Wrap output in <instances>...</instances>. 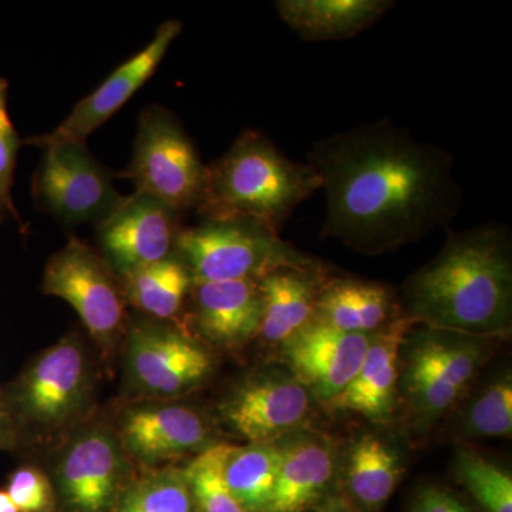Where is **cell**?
Masks as SVG:
<instances>
[{"mask_svg":"<svg viewBox=\"0 0 512 512\" xmlns=\"http://www.w3.org/2000/svg\"><path fill=\"white\" fill-rule=\"evenodd\" d=\"M306 158L326 195L322 237L360 254L420 241L463 205L451 154L389 120L316 141Z\"/></svg>","mask_w":512,"mask_h":512,"instance_id":"cell-1","label":"cell"},{"mask_svg":"<svg viewBox=\"0 0 512 512\" xmlns=\"http://www.w3.org/2000/svg\"><path fill=\"white\" fill-rule=\"evenodd\" d=\"M403 315L414 325L485 339L512 328V247L507 228L454 232L403 285Z\"/></svg>","mask_w":512,"mask_h":512,"instance_id":"cell-2","label":"cell"},{"mask_svg":"<svg viewBox=\"0 0 512 512\" xmlns=\"http://www.w3.org/2000/svg\"><path fill=\"white\" fill-rule=\"evenodd\" d=\"M322 188L315 168L291 160L256 130H247L208 165L201 218L247 217L281 232L293 211Z\"/></svg>","mask_w":512,"mask_h":512,"instance_id":"cell-3","label":"cell"},{"mask_svg":"<svg viewBox=\"0 0 512 512\" xmlns=\"http://www.w3.org/2000/svg\"><path fill=\"white\" fill-rule=\"evenodd\" d=\"M416 326L404 339L399 393L413 429L426 431L460 402L490 359L495 339Z\"/></svg>","mask_w":512,"mask_h":512,"instance_id":"cell-4","label":"cell"},{"mask_svg":"<svg viewBox=\"0 0 512 512\" xmlns=\"http://www.w3.org/2000/svg\"><path fill=\"white\" fill-rule=\"evenodd\" d=\"M3 390L20 439L60 433L77 423L92 402L89 352L79 336H66L40 352Z\"/></svg>","mask_w":512,"mask_h":512,"instance_id":"cell-5","label":"cell"},{"mask_svg":"<svg viewBox=\"0 0 512 512\" xmlns=\"http://www.w3.org/2000/svg\"><path fill=\"white\" fill-rule=\"evenodd\" d=\"M175 254L190 271L194 284L258 281L285 266H306L315 259L279 237L264 222L247 217L202 218L183 228Z\"/></svg>","mask_w":512,"mask_h":512,"instance_id":"cell-6","label":"cell"},{"mask_svg":"<svg viewBox=\"0 0 512 512\" xmlns=\"http://www.w3.org/2000/svg\"><path fill=\"white\" fill-rule=\"evenodd\" d=\"M121 178L184 217L200 210L207 190L208 165L183 124L163 106H148L138 117L134 151Z\"/></svg>","mask_w":512,"mask_h":512,"instance_id":"cell-7","label":"cell"},{"mask_svg":"<svg viewBox=\"0 0 512 512\" xmlns=\"http://www.w3.org/2000/svg\"><path fill=\"white\" fill-rule=\"evenodd\" d=\"M124 372L141 399L170 402L207 382L214 359L173 322L143 316L128 323Z\"/></svg>","mask_w":512,"mask_h":512,"instance_id":"cell-8","label":"cell"},{"mask_svg":"<svg viewBox=\"0 0 512 512\" xmlns=\"http://www.w3.org/2000/svg\"><path fill=\"white\" fill-rule=\"evenodd\" d=\"M42 291L69 303L103 350L114 348L127 328L126 299L119 276L99 251L82 239L70 237L50 256Z\"/></svg>","mask_w":512,"mask_h":512,"instance_id":"cell-9","label":"cell"},{"mask_svg":"<svg viewBox=\"0 0 512 512\" xmlns=\"http://www.w3.org/2000/svg\"><path fill=\"white\" fill-rule=\"evenodd\" d=\"M42 151L33 175V200L57 221L97 227L126 198L114 187V174L93 157L86 143H60Z\"/></svg>","mask_w":512,"mask_h":512,"instance_id":"cell-10","label":"cell"},{"mask_svg":"<svg viewBox=\"0 0 512 512\" xmlns=\"http://www.w3.org/2000/svg\"><path fill=\"white\" fill-rule=\"evenodd\" d=\"M119 434L104 424L76 431L60 450L53 488L66 512H113L133 480Z\"/></svg>","mask_w":512,"mask_h":512,"instance_id":"cell-11","label":"cell"},{"mask_svg":"<svg viewBox=\"0 0 512 512\" xmlns=\"http://www.w3.org/2000/svg\"><path fill=\"white\" fill-rule=\"evenodd\" d=\"M218 409L229 429L248 443H275L302 429L311 393L289 370H258L235 384Z\"/></svg>","mask_w":512,"mask_h":512,"instance_id":"cell-12","label":"cell"},{"mask_svg":"<svg viewBox=\"0 0 512 512\" xmlns=\"http://www.w3.org/2000/svg\"><path fill=\"white\" fill-rule=\"evenodd\" d=\"M181 217L163 201L134 191L96 227L97 251L120 278L175 254Z\"/></svg>","mask_w":512,"mask_h":512,"instance_id":"cell-13","label":"cell"},{"mask_svg":"<svg viewBox=\"0 0 512 512\" xmlns=\"http://www.w3.org/2000/svg\"><path fill=\"white\" fill-rule=\"evenodd\" d=\"M117 434L128 458L146 470L198 456L220 443L204 414L174 400H147L130 407L121 416Z\"/></svg>","mask_w":512,"mask_h":512,"instance_id":"cell-14","label":"cell"},{"mask_svg":"<svg viewBox=\"0 0 512 512\" xmlns=\"http://www.w3.org/2000/svg\"><path fill=\"white\" fill-rule=\"evenodd\" d=\"M183 29L180 20L164 22L144 49L117 67L92 94L80 100L55 130L30 137L25 143L40 150L60 143H86L90 134L107 123L153 77Z\"/></svg>","mask_w":512,"mask_h":512,"instance_id":"cell-15","label":"cell"},{"mask_svg":"<svg viewBox=\"0 0 512 512\" xmlns=\"http://www.w3.org/2000/svg\"><path fill=\"white\" fill-rule=\"evenodd\" d=\"M372 335L343 332L312 320L281 348L289 372L328 406L359 372Z\"/></svg>","mask_w":512,"mask_h":512,"instance_id":"cell-16","label":"cell"},{"mask_svg":"<svg viewBox=\"0 0 512 512\" xmlns=\"http://www.w3.org/2000/svg\"><path fill=\"white\" fill-rule=\"evenodd\" d=\"M413 326V320L402 315L373 333L359 372L328 404L329 409L360 414L377 424L389 423L399 396L400 355Z\"/></svg>","mask_w":512,"mask_h":512,"instance_id":"cell-17","label":"cell"},{"mask_svg":"<svg viewBox=\"0 0 512 512\" xmlns=\"http://www.w3.org/2000/svg\"><path fill=\"white\" fill-rule=\"evenodd\" d=\"M188 301L194 328L211 345L238 349L258 336L262 320L258 281L194 284Z\"/></svg>","mask_w":512,"mask_h":512,"instance_id":"cell-18","label":"cell"},{"mask_svg":"<svg viewBox=\"0 0 512 512\" xmlns=\"http://www.w3.org/2000/svg\"><path fill=\"white\" fill-rule=\"evenodd\" d=\"M279 464L266 512H303L325 494L335 477L332 444L299 430L278 441Z\"/></svg>","mask_w":512,"mask_h":512,"instance_id":"cell-19","label":"cell"},{"mask_svg":"<svg viewBox=\"0 0 512 512\" xmlns=\"http://www.w3.org/2000/svg\"><path fill=\"white\" fill-rule=\"evenodd\" d=\"M328 281L318 262L285 266L258 279L262 293V320L258 336L282 346L315 319L316 303Z\"/></svg>","mask_w":512,"mask_h":512,"instance_id":"cell-20","label":"cell"},{"mask_svg":"<svg viewBox=\"0 0 512 512\" xmlns=\"http://www.w3.org/2000/svg\"><path fill=\"white\" fill-rule=\"evenodd\" d=\"M402 315V306L387 286L362 279L328 278L313 320L343 332L372 335Z\"/></svg>","mask_w":512,"mask_h":512,"instance_id":"cell-21","label":"cell"},{"mask_svg":"<svg viewBox=\"0 0 512 512\" xmlns=\"http://www.w3.org/2000/svg\"><path fill=\"white\" fill-rule=\"evenodd\" d=\"M286 25L308 42L357 36L394 8L392 0H279Z\"/></svg>","mask_w":512,"mask_h":512,"instance_id":"cell-22","label":"cell"},{"mask_svg":"<svg viewBox=\"0 0 512 512\" xmlns=\"http://www.w3.org/2000/svg\"><path fill=\"white\" fill-rule=\"evenodd\" d=\"M120 284L128 305L147 318L174 322L183 312L194 282L180 256L173 254L120 278Z\"/></svg>","mask_w":512,"mask_h":512,"instance_id":"cell-23","label":"cell"},{"mask_svg":"<svg viewBox=\"0 0 512 512\" xmlns=\"http://www.w3.org/2000/svg\"><path fill=\"white\" fill-rule=\"evenodd\" d=\"M402 460L380 437H360L346 458V487L350 497L367 511H377L392 497L400 477Z\"/></svg>","mask_w":512,"mask_h":512,"instance_id":"cell-24","label":"cell"},{"mask_svg":"<svg viewBox=\"0 0 512 512\" xmlns=\"http://www.w3.org/2000/svg\"><path fill=\"white\" fill-rule=\"evenodd\" d=\"M278 464V441L231 446L224 464L225 483L245 510H268Z\"/></svg>","mask_w":512,"mask_h":512,"instance_id":"cell-25","label":"cell"},{"mask_svg":"<svg viewBox=\"0 0 512 512\" xmlns=\"http://www.w3.org/2000/svg\"><path fill=\"white\" fill-rule=\"evenodd\" d=\"M113 512H197L183 470H146L124 488Z\"/></svg>","mask_w":512,"mask_h":512,"instance_id":"cell-26","label":"cell"},{"mask_svg":"<svg viewBox=\"0 0 512 512\" xmlns=\"http://www.w3.org/2000/svg\"><path fill=\"white\" fill-rule=\"evenodd\" d=\"M458 433L467 439H500L512 433V377L510 370L490 380L466 404Z\"/></svg>","mask_w":512,"mask_h":512,"instance_id":"cell-27","label":"cell"},{"mask_svg":"<svg viewBox=\"0 0 512 512\" xmlns=\"http://www.w3.org/2000/svg\"><path fill=\"white\" fill-rule=\"evenodd\" d=\"M232 444L218 443L192 457L183 470L197 512H248L235 500L224 478Z\"/></svg>","mask_w":512,"mask_h":512,"instance_id":"cell-28","label":"cell"},{"mask_svg":"<svg viewBox=\"0 0 512 512\" xmlns=\"http://www.w3.org/2000/svg\"><path fill=\"white\" fill-rule=\"evenodd\" d=\"M454 473L484 512H512V477L477 451L460 448Z\"/></svg>","mask_w":512,"mask_h":512,"instance_id":"cell-29","label":"cell"},{"mask_svg":"<svg viewBox=\"0 0 512 512\" xmlns=\"http://www.w3.org/2000/svg\"><path fill=\"white\" fill-rule=\"evenodd\" d=\"M9 84L0 77V224L13 218L20 222L19 212L13 204L12 188L15 180L20 140L9 114Z\"/></svg>","mask_w":512,"mask_h":512,"instance_id":"cell-30","label":"cell"},{"mask_svg":"<svg viewBox=\"0 0 512 512\" xmlns=\"http://www.w3.org/2000/svg\"><path fill=\"white\" fill-rule=\"evenodd\" d=\"M5 491L19 512H52L55 508V488L39 468L20 467L13 471Z\"/></svg>","mask_w":512,"mask_h":512,"instance_id":"cell-31","label":"cell"},{"mask_svg":"<svg viewBox=\"0 0 512 512\" xmlns=\"http://www.w3.org/2000/svg\"><path fill=\"white\" fill-rule=\"evenodd\" d=\"M410 512H474L456 495L439 487H424L414 497Z\"/></svg>","mask_w":512,"mask_h":512,"instance_id":"cell-32","label":"cell"},{"mask_svg":"<svg viewBox=\"0 0 512 512\" xmlns=\"http://www.w3.org/2000/svg\"><path fill=\"white\" fill-rule=\"evenodd\" d=\"M20 434L10 413L8 400H6L5 390L0 387V451L13 450L18 446Z\"/></svg>","mask_w":512,"mask_h":512,"instance_id":"cell-33","label":"cell"},{"mask_svg":"<svg viewBox=\"0 0 512 512\" xmlns=\"http://www.w3.org/2000/svg\"><path fill=\"white\" fill-rule=\"evenodd\" d=\"M316 512H353L350 510L348 505L343 504L342 501L333 500L329 501V503H326L323 505L322 508H319Z\"/></svg>","mask_w":512,"mask_h":512,"instance_id":"cell-34","label":"cell"},{"mask_svg":"<svg viewBox=\"0 0 512 512\" xmlns=\"http://www.w3.org/2000/svg\"><path fill=\"white\" fill-rule=\"evenodd\" d=\"M0 512H19L5 490H0Z\"/></svg>","mask_w":512,"mask_h":512,"instance_id":"cell-35","label":"cell"}]
</instances>
